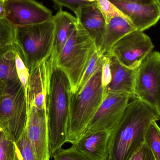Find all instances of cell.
<instances>
[{"label":"cell","instance_id":"obj_1","mask_svg":"<svg viewBox=\"0 0 160 160\" xmlns=\"http://www.w3.org/2000/svg\"><path fill=\"white\" fill-rule=\"evenodd\" d=\"M129 102L116 127L111 132L107 160H129L145 142L147 131L160 117L138 99Z\"/></svg>","mask_w":160,"mask_h":160},{"label":"cell","instance_id":"obj_2","mask_svg":"<svg viewBox=\"0 0 160 160\" xmlns=\"http://www.w3.org/2000/svg\"><path fill=\"white\" fill-rule=\"evenodd\" d=\"M71 94V85L67 76L56 66L46 98L51 158L67 143Z\"/></svg>","mask_w":160,"mask_h":160},{"label":"cell","instance_id":"obj_3","mask_svg":"<svg viewBox=\"0 0 160 160\" xmlns=\"http://www.w3.org/2000/svg\"><path fill=\"white\" fill-rule=\"evenodd\" d=\"M103 55L96 71L81 91L71 92L67 143L72 144L86 132L105 94L102 83Z\"/></svg>","mask_w":160,"mask_h":160},{"label":"cell","instance_id":"obj_4","mask_svg":"<svg viewBox=\"0 0 160 160\" xmlns=\"http://www.w3.org/2000/svg\"><path fill=\"white\" fill-rule=\"evenodd\" d=\"M97 50L93 39L78 21L56 61V66L70 82L72 93L77 91L89 60Z\"/></svg>","mask_w":160,"mask_h":160},{"label":"cell","instance_id":"obj_5","mask_svg":"<svg viewBox=\"0 0 160 160\" xmlns=\"http://www.w3.org/2000/svg\"><path fill=\"white\" fill-rule=\"evenodd\" d=\"M16 27L14 44L30 73L52 52L54 43L53 20L35 25Z\"/></svg>","mask_w":160,"mask_h":160},{"label":"cell","instance_id":"obj_6","mask_svg":"<svg viewBox=\"0 0 160 160\" xmlns=\"http://www.w3.org/2000/svg\"><path fill=\"white\" fill-rule=\"evenodd\" d=\"M28 104L26 91L21 83L6 87L0 103V128L8 139L15 143L24 131Z\"/></svg>","mask_w":160,"mask_h":160},{"label":"cell","instance_id":"obj_7","mask_svg":"<svg viewBox=\"0 0 160 160\" xmlns=\"http://www.w3.org/2000/svg\"><path fill=\"white\" fill-rule=\"evenodd\" d=\"M134 92L136 99L143 102L160 117V52H152L136 71Z\"/></svg>","mask_w":160,"mask_h":160},{"label":"cell","instance_id":"obj_8","mask_svg":"<svg viewBox=\"0 0 160 160\" xmlns=\"http://www.w3.org/2000/svg\"><path fill=\"white\" fill-rule=\"evenodd\" d=\"M154 48L153 42L149 36L143 32L134 31L115 43L109 55L115 57L128 68L137 69L143 61L153 52Z\"/></svg>","mask_w":160,"mask_h":160},{"label":"cell","instance_id":"obj_9","mask_svg":"<svg viewBox=\"0 0 160 160\" xmlns=\"http://www.w3.org/2000/svg\"><path fill=\"white\" fill-rule=\"evenodd\" d=\"M6 18L16 27H25L52 19V11L36 0H5Z\"/></svg>","mask_w":160,"mask_h":160},{"label":"cell","instance_id":"obj_10","mask_svg":"<svg viewBox=\"0 0 160 160\" xmlns=\"http://www.w3.org/2000/svg\"><path fill=\"white\" fill-rule=\"evenodd\" d=\"M130 99L127 94L106 93L86 131L105 130L112 132L121 119Z\"/></svg>","mask_w":160,"mask_h":160},{"label":"cell","instance_id":"obj_11","mask_svg":"<svg viewBox=\"0 0 160 160\" xmlns=\"http://www.w3.org/2000/svg\"><path fill=\"white\" fill-rule=\"evenodd\" d=\"M56 59L52 52L45 60L29 73L26 93L28 107H46V98L48 91Z\"/></svg>","mask_w":160,"mask_h":160},{"label":"cell","instance_id":"obj_12","mask_svg":"<svg viewBox=\"0 0 160 160\" xmlns=\"http://www.w3.org/2000/svg\"><path fill=\"white\" fill-rule=\"evenodd\" d=\"M25 130L31 141L37 160H50L47 108L28 107Z\"/></svg>","mask_w":160,"mask_h":160},{"label":"cell","instance_id":"obj_13","mask_svg":"<svg viewBox=\"0 0 160 160\" xmlns=\"http://www.w3.org/2000/svg\"><path fill=\"white\" fill-rule=\"evenodd\" d=\"M129 20L136 31L143 32L156 25L160 19V8L157 2L141 4L110 0Z\"/></svg>","mask_w":160,"mask_h":160},{"label":"cell","instance_id":"obj_14","mask_svg":"<svg viewBox=\"0 0 160 160\" xmlns=\"http://www.w3.org/2000/svg\"><path fill=\"white\" fill-rule=\"evenodd\" d=\"M111 133L105 130L86 131L71 146L94 160H107Z\"/></svg>","mask_w":160,"mask_h":160},{"label":"cell","instance_id":"obj_15","mask_svg":"<svg viewBox=\"0 0 160 160\" xmlns=\"http://www.w3.org/2000/svg\"><path fill=\"white\" fill-rule=\"evenodd\" d=\"M109 56L111 79L104 88L105 94L108 92L123 93L128 95L132 99H135L134 87L137 69L128 68L114 56Z\"/></svg>","mask_w":160,"mask_h":160},{"label":"cell","instance_id":"obj_16","mask_svg":"<svg viewBox=\"0 0 160 160\" xmlns=\"http://www.w3.org/2000/svg\"><path fill=\"white\" fill-rule=\"evenodd\" d=\"M78 21L88 33L99 51L106 31V20L96 2L83 7L76 15Z\"/></svg>","mask_w":160,"mask_h":160},{"label":"cell","instance_id":"obj_17","mask_svg":"<svg viewBox=\"0 0 160 160\" xmlns=\"http://www.w3.org/2000/svg\"><path fill=\"white\" fill-rule=\"evenodd\" d=\"M54 25V43L52 53L55 59L72 35L78 23L76 17L62 8L52 18Z\"/></svg>","mask_w":160,"mask_h":160},{"label":"cell","instance_id":"obj_18","mask_svg":"<svg viewBox=\"0 0 160 160\" xmlns=\"http://www.w3.org/2000/svg\"><path fill=\"white\" fill-rule=\"evenodd\" d=\"M134 31H136L135 28L126 16L112 18L107 22L103 42L99 51L102 55L108 56L115 43Z\"/></svg>","mask_w":160,"mask_h":160},{"label":"cell","instance_id":"obj_19","mask_svg":"<svg viewBox=\"0 0 160 160\" xmlns=\"http://www.w3.org/2000/svg\"><path fill=\"white\" fill-rule=\"evenodd\" d=\"M0 81L7 87L20 82L16 64V50L15 45L0 50Z\"/></svg>","mask_w":160,"mask_h":160},{"label":"cell","instance_id":"obj_20","mask_svg":"<svg viewBox=\"0 0 160 160\" xmlns=\"http://www.w3.org/2000/svg\"><path fill=\"white\" fill-rule=\"evenodd\" d=\"M145 143L153 153L156 160H160V128L157 121L151 122L148 127L145 137Z\"/></svg>","mask_w":160,"mask_h":160},{"label":"cell","instance_id":"obj_21","mask_svg":"<svg viewBox=\"0 0 160 160\" xmlns=\"http://www.w3.org/2000/svg\"><path fill=\"white\" fill-rule=\"evenodd\" d=\"M16 28L6 18L0 19V50L14 44Z\"/></svg>","mask_w":160,"mask_h":160},{"label":"cell","instance_id":"obj_22","mask_svg":"<svg viewBox=\"0 0 160 160\" xmlns=\"http://www.w3.org/2000/svg\"><path fill=\"white\" fill-rule=\"evenodd\" d=\"M15 144L19 150L22 160H37L33 148L25 129Z\"/></svg>","mask_w":160,"mask_h":160},{"label":"cell","instance_id":"obj_23","mask_svg":"<svg viewBox=\"0 0 160 160\" xmlns=\"http://www.w3.org/2000/svg\"><path fill=\"white\" fill-rule=\"evenodd\" d=\"M102 55H103L98 50L94 52L89 60L86 69L80 82L79 85L77 88V91L74 93H78L79 92L83 87L84 86L87 82L91 78L95 71H96Z\"/></svg>","mask_w":160,"mask_h":160},{"label":"cell","instance_id":"obj_24","mask_svg":"<svg viewBox=\"0 0 160 160\" xmlns=\"http://www.w3.org/2000/svg\"><path fill=\"white\" fill-rule=\"evenodd\" d=\"M96 2L97 6L106 20V23L115 17L125 16L110 0H97Z\"/></svg>","mask_w":160,"mask_h":160},{"label":"cell","instance_id":"obj_25","mask_svg":"<svg viewBox=\"0 0 160 160\" xmlns=\"http://www.w3.org/2000/svg\"><path fill=\"white\" fill-rule=\"evenodd\" d=\"M0 160H19L16 144L6 137L0 143Z\"/></svg>","mask_w":160,"mask_h":160},{"label":"cell","instance_id":"obj_26","mask_svg":"<svg viewBox=\"0 0 160 160\" xmlns=\"http://www.w3.org/2000/svg\"><path fill=\"white\" fill-rule=\"evenodd\" d=\"M53 160H94L78 151L72 146L61 149L54 154Z\"/></svg>","mask_w":160,"mask_h":160},{"label":"cell","instance_id":"obj_27","mask_svg":"<svg viewBox=\"0 0 160 160\" xmlns=\"http://www.w3.org/2000/svg\"><path fill=\"white\" fill-rule=\"evenodd\" d=\"M15 46L16 50V64H17L18 76L20 82L24 87L26 91L29 77V70L25 65V63L21 55L20 52L19 51L15 45Z\"/></svg>","mask_w":160,"mask_h":160},{"label":"cell","instance_id":"obj_28","mask_svg":"<svg viewBox=\"0 0 160 160\" xmlns=\"http://www.w3.org/2000/svg\"><path fill=\"white\" fill-rule=\"evenodd\" d=\"M54 5L57 8L60 9L62 7L67 8L73 11L75 15H77L80 9L91 3L86 2L84 0H51Z\"/></svg>","mask_w":160,"mask_h":160},{"label":"cell","instance_id":"obj_29","mask_svg":"<svg viewBox=\"0 0 160 160\" xmlns=\"http://www.w3.org/2000/svg\"><path fill=\"white\" fill-rule=\"evenodd\" d=\"M129 160H156L149 148L145 143L133 154Z\"/></svg>","mask_w":160,"mask_h":160},{"label":"cell","instance_id":"obj_30","mask_svg":"<svg viewBox=\"0 0 160 160\" xmlns=\"http://www.w3.org/2000/svg\"><path fill=\"white\" fill-rule=\"evenodd\" d=\"M6 9L5 0H0V19L6 18Z\"/></svg>","mask_w":160,"mask_h":160},{"label":"cell","instance_id":"obj_31","mask_svg":"<svg viewBox=\"0 0 160 160\" xmlns=\"http://www.w3.org/2000/svg\"><path fill=\"white\" fill-rule=\"evenodd\" d=\"M6 87V85L3 82L0 81V103L2 102L4 95L5 93Z\"/></svg>","mask_w":160,"mask_h":160},{"label":"cell","instance_id":"obj_32","mask_svg":"<svg viewBox=\"0 0 160 160\" xmlns=\"http://www.w3.org/2000/svg\"><path fill=\"white\" fill-rule=\"evenodd\" d=\"M119 1H127L141 4H148L156 2V0H119Z\"/></svg>","mask_w":160,"mask_h":160},{"label":"cell","instance_id":"obj_33","mask_svg":"<svg viewBox=\"0 0 160 160\" xmlns=\"http://www.w3.org/2000/svg\"><path fill=\"white\" fill-rule=\"evenodd\" d=\"M6 137V136L4 132L2 130L1 128H0V143L2 142V140H3L4 138Z\"/></svg>","mask_w":160,"mask_h":160},{"label":"cell","instance_id":"obj_34","mask_svg":"<svg viewBox=\"0 0 160 160\" xmlns=\"http://www.w3.org/2000/svg\"><path fill=\"white\" fill-rule=\"evenodd\" d=\"M16 150H17V155H18V158L19 160H22V158L20 152L18 148L17 147L16 145Z\"/></svg>","mask_w":160,"mask_h":160},{"label":"cell","instance_id":"obj_35","mask_svg":"<svg viewBox=\"0 0 160 160\" xmlns=\"http://www.w3.org/2000/svg\"><path fill=\"white\" fill-rule=\"evenodd\" d=\"M84 1H85L86 2H88L93 3L97 2V0H84Z\"/></svg>","mask_w":160,"mask_h":160},{"label":"cell","instance_id":"obj_36","mask_svg":"<svg viewBox=\"0 0 160 160\" xmlns=\"http://www.w3.org/2000/svg\"><path fill=\"white\" fill-rule=\"evenodd\" d=\"M156 2H157V3L158 5L160 8V0H156Z\"/></svg>","mask_w":160,"mask_h":160}]
</instances>
